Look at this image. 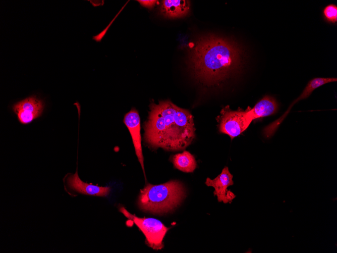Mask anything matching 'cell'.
Listing matches in <instances>:
<instances>
[{
  "instance_id": "1",
  "label": "cell",
  "mask_w": 337,
  "mask_h": 253,
  "mask_svg": "<svg viewBox=\"0 0 337 253\" xmlns=\"http://www.w3.org/2000/svg\"><path fill=\"white\" fill-rule=\"evenodd\" d=\"M144 129L145 140L150 147L170 151L185 149L195 136L192 114L169 100L151 103Z\"/></svg>"
},
{
  "instance_id": "2",
  "label": "cell",
  "mask_w": 337,
  "mask_h": 253,
  "mask_svg": "<svg viewBox=\"0 0 337 253\" xmlns=\"http://www.w3.org/2000/svg\"><path fill=\"white\" fill-rule=\"evenodd\" d=\"M242 58L240 49L234 42L209 36L197 41L191 50L190 64L196 77L217 84L239 69Z\"/></svg>"
},
{
  "instance_id": "3",
  "label": "cell",
  "mask_w": 337,
  "mask_h": 253,
  "mask_svg": "<svg viewBox=\"0 0 337 253\" xmlns=\"http://www.w3.org/2000/svg\"><path fill=\"white\" fill-rule=\"evenodd\" d=\"M185 196V188L178 180L159 185L147 183L140 192L138 205L143 211L162 214L173 211Z\"/></svg>"
},
{
  "instance_id": "4",
  "label": "cell",
  "mask_w": 337,
  "mask_h": 253,
  "mask_svg": "<svg viewBox=\"0 0 337 253\" xmlns=\"http://www.w3.org/2000/svg\"><path fill=\"white\" fill-rule=\"evenodd\" d=\"M119 211L127 218L134 223L143 232L146 238V244L155 250L163 248V239L169 228L162 223L154 218H142L129 212L125 207H119Z\"/></svg>"
},
{
  "instance_id": "5",
  "label": "cell",
  "mask_w": 337,
  "mask_h": 253,
  "mask_svg": "<svg viewBox=\"0 0 337 253\" xmlns=\"http://www.w3.org/2000/svg\"><path fill=\"white\" fill-rule=\"evenodd\" d=\"M217 120L220 132L228 135L231 139L245 131L253 121L250 108L246 110L233 111L229 106L221 110Z\"/></svg>"
},
{
  "instance_id": "6",
  "label": "cell",
  "mask_w": 337,
  "mask_h": 253,
  "mask_svg": "<svg viewBox=\"0 0 337 253\" xmlns=\"http://www.w3.org/2000/svg\"><path fill=\"white\" fill-rule=\"evenodd\" d=\"M44 107L42 100L31 96L15 104L12 109L22 124H28L40 116Z\"/></svg>"
},
{
  "instance_id": "7",
  "label": "cell",
  "mask_w": 337,
  "mask_h": 253,
  "mask_svg": "<svg viewBox=\"0 0 337 253\" xmlns=\"http://www.w3.org/2000/svg\"><path fill=\"white\" fill-rule=\"evenodd\" d=\"M233 175L230 173L227 167H224L221 173L213 179L207 178L205 182L208 186H212L214 188L213 194L217 196L219 202L222 201L224 204L231 203L235 197V195L227 188L234 184Z\"/></svg>"
},
{
  "instance_id": "8",
  "label": "cell",
  "mask_w": 337,
  "mask_h": 253,
  "mask_svg": "<svg viewBox=\"0 0 337 253\" xmlns=\"http://www.w3.org/2000/svg\"><path fill=\"white\" fill-rule=\"evenodd\" d=\"M124 121L130 133L136 156L145 175L144 158L141 146L140 118L138 112L135 110H131L126 114Z\"/></svg>"
},
{
  "instance_id": "9",
  "label": "cell",
  "mask_w": 337,
  "mask_h": 253,
  "mask_svg": "<svg viewBox=\"0 0 337 253\" xmlns=\"http://www.w3.org/2000/svg\"><path fill=\"white\" fill-rule=\"evenodd\" d=\"M68 184L72 189L85 195L106 196L110 190L109 187L98 186L83 182L79 177L77 172L69 176Z\"/></svg>"
},
{
  "instance_id": "10",
  "label": "cell",
  "mask_w": 337,
  "mask_h": 253,
  "mask_svg": "<svg viewBox=\"0 0 337 253\" xmlns=\"http://www.w3.org/2000/svg\"><path fill=\"white\" fill-rule=\"evenodd\" d=\"M189 9L188 1L165 0L162 2L160 12L165 17L174 18L186 16Z\"/></svg>"
},
{
  "instance_id": "11",
  "label": "cell",
  "mask_w": 337,
  "mask_h": 253,
  "mask_svg": "<svg viewBox=\"0 0 337 253\" xmlns=\"http://www.w3.org/2000/svg\"><path fill=\"white\" fill-rule=\"evenodd\" d=\"M278 104L276 100L271 96L265 95L260 100L250 112L253 120L271 116L276 113Z\"/></svg>"
},
{
  "instance_id": "12",
  "label": "cell",
  "mask_w": 337,
  "mask_h": 253,
  "mask_svg": "<svg viewBox=\"0 0 337 253\" xmlns=\"http://www.w3.org/2000/svg\"><path fill=\"white\" fill-rule=\"evenodd\" d=\"M172 162L176 168L186 173L193 172L197 166L194 157L188 151L174 156Z\"/></svg>"
},
{
  "instance_id": "13",
  "label": "cell",
  "mask_w": 337,
  "mask_h": 253,
  "mask_svg": "<svg viewBox=\"0 0 337 253\" xmlns=\"http://www.w3.org/2000/svg\"><path fill=\"white\" fill-rule=\"evenodd\" d=\"M336 80V78L333 77H317L313 78L308 82L301 94L305 99L307 98L316 88L325 84L335 82Z\"/></svg>"
},
{
  "instance_id": "14",
  "label": "cell",
  "mask_w": 337,
  "mask_h": 253,
  "mask_svg": "<svg viewBox=\"0 0 337 253\" xmlns=\"http://www.w3.org/2000/svg\"><path fill=\"white\" fill-rule=\"evenodd\" d=\"M324 17L329 23H335L337 22V6L330 4L326 6L323 11Z\"/></svg>"
},
{
  "instance_id": "15",
  "label": "cell",
  "mask_w": 337,
  "mask_h": 253,
  "mask_svg": "<svg viewBox=\"0 0 337 253\" xmlns=\"http://www.w3.org/2000/svg\"><path fill=\"white\" fill-rule=\"evenodd\" d=\"M143 6L151 8L153 7L157 1H138Z\"/></svg>"
}]
</instances>
